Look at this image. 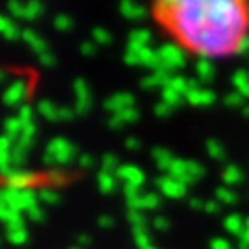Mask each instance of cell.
<instances>
[{"label":"cell","mask_w":249,"mask_h":249,"mask_svg":"<svg viewBox=\"0 0 249 249\" xmlns=\"http://www.w3.org/2000/svg\"><path fill=\"white\" fill-rule=\"evenodd\" d=\"M0 34H2L6 40H17L21 36L17 23H15L11 17H4V15H0Z\"/></svg>","instance_id":"cell-16"},{"label":"cell","mask_w":249,"mask_h":249,"mask_svg":"<svg viewBox=\"0 0 249 249\" xmlns=\"http://www.w3.org/2000/svg\"><path fill=\"white\" fill-rule=\"evenodd\" d=\"M114 175L124 185V196H131V193L142 191V185L145 181V175H143V170L139 168V166L123 164V166H119V170H116Z\"/></svg>","instance_id":"cell-3"},{"label":"cell","mask_w":249,"mask_h":249,"mask_svg":"<svg viewBox=\"0 0 249 249\" xmlns=\"http://www.w3.org/2000/svg\"><path fill=\"white\" fill-rule=\"evenodd\" d=\"M6 241L13 245H23L27 241V229H25V222L19 220L15 224H9L6 227Z\"/></svg>","instance_id":"cell-9"},{"label":"cell","mask_w":249,"mask_h":249,"mask_svg":"<svg viewBox=\"0 0 249 249\" xmlns=\"http://www.w3.org/2000/svg\"><path fill=\"white\" fill-rule=\"evenodd\" d=\"M210 247L212 249H232V245L229 243L227 239H214L212 243H210Z\"/></svg>","instance_id":"cell-30"},{"label":"cell","mask_w":249,"mask_h":249,"mask_svg":"<svg viewBox=\"0 0 249 249\" xmlns=\"http://www.w3.org/2000/svg\"><path fill=\"white\" fill-rule=\"evenodd\" d=\"M208 147H210V156H214V158H222L224 152H222V145L220 143H214V142H208Z\"/></svg>","instance_id":"cell-29"},{"label":"cell","mask_w":249,"mask_h":249,"mask_svg":"<svg viewBox=\"0 0 249 249\" xmlns=\"http://www.w3.org/2000/svg\"><path fill=\"white\" fill-rule=\"evenodd\" d=\"M147 249H156V247H147Z\"/></svg>","instance_id":"cell-37"},{"label":"cell","mask_w":249,"mask_h":249,"mask_svg":"<svg viewBox=\"0 0 249 249\" xmlns=\"http://www.w3.org/2000/svg\"><path fill=\"white\" fill-rule=\"evenodd\" d=\"M154 160H156V164H158L160 168H170V164L175 162V156L170 154L168 150H162V147H158V150H154Z\"/></svg>","instance_id":"cell-20"},{"label":"cell","mask_w":249,"mask_h":249,"mask_svg":"<svg viewBox=\"0 0 249 249\" xmlns=\"http://www.w3.org/2000/svg\"><path fill=\"white\" fill-rule=\"evenodd\" d=\"M11 152H13V139L0 135V170L2 173L11 170Z\"/></svg>","instance_id":"cell-12"},{"label":"cell","mask_w":249,"mask_h":249,"mask_svg":"<svg viewBox=\"0 0 249 249\" xmlns=\"http://www.w3.org/2000/svg\"><path fill=\"white\" fill-rule=\"evenodd\" d=\"M127 201H129V208L133 212H147V210H154L158 208L160 204V197L156 193H143V191H137V193H131L127 196Z\"/></svg>","instance_id":"cell-5"},{"label":"cell","mask_w":249,"mask_h":249,"mask_svg":"<svg viewBox=\"0 0 249 249\" xmlns=\"http://www.w3.org/2000/svg\"><path fill=\"white\" fill-rule=\"evenodd\" d=\"M116 170H119V158L112 154H106L104 158H102V173H110L114 175Z\"/></svg>","instance_id":"cell-23"},{"label":"cell","mask_w":249,"mask_h":249,"mask_svg":"<svg viewBox=\"0 0 249 249\" xmlns=\"http://www.w3.org/2000/svg\"><path fill=\"white\" fill-rule=\"evenodd\" d=\"M75 98H77V110L88 112L91 106V91H89V85L81 79H77L75 83Z\"/></svg>","instance_id":"cell-8"},{"label":"cell","mask_w":249,"mask_h":249,"mask_svg":"<svg viewBox=\"0 0 249 249\" xmlns=\"http://www.w3.org/2000/svg\"><path fill=\"white\" fill-rule=\"evenodd\" d=\"M60 110L62 108L52 104V102H42L40 106H37L40 116H44V119H48V121H60Z\"/></svg>","instance_id":"cell-19"},{"label":"cell","mask_w":249,"mask_h":249,"mask_svg":"<svg viewBox=\"0 0 249 249\" xmlns=\"http://www.w3.org/2000/svg\"><path fill=\"white\" fill-rule=\"evenodd\" d=\"M156 227H158V229H164V227H168V222H164V220H162V218H156Z\"/></svg>","instance_id":"cell-35"},{"label":"cell","mask_w":249,"mask_h":249,"mask_svg":"<svg viewBox=\"0 0 249 249\" xmlns=\"http://www.w3.org/2000/svg\"><path fill=\"white\" fill-rule=\"evenodd\" d=\"M93 40L98 44H108L110 42V34H108V29H93Z\"/></svg>","instance_id":"cell-28"},{"label":"cell","mask_w":249,"mask_h":249,"mask_svg":"<svg viewBox=\"0 0 249 249\" xmlns=\"http://www.w3.org/2000/svg\"><path fill=\"white\" fill-rule=\"evenodd\" d=\"M42 13H44V4L40 2L23 4V19H40Z\"/></svg>","instance_id":"cell-22"},{"label":"cell","mask_w":249,"mask_h":249,"mask_svg":"<svg viewBox=\"0 0 249 249\" xmlns=\"http://www.w3.org/2000/svg\"><path fill=\"white\" fill-rule=\"evenodd\" d=\"M158 52V60H160V69H164V71H168V69H178L183 67L185 62V56H183V50L177 48L175 44H168V46H162Z\"/></svg>","instance_id":"cell-4"},{"label":"cell","mask_w":249,"mask_h":249,"mask_svg":"<svg viewBox=\"0 0 249 249\" xmlns=\"http://www.w3.org/2000/svg\"><path fill=\"white\" fill-rule=\"evenodd\" d=\"M158 189L164 193V196L178 199V197L185 196L187 185H183L181 181H177V178H173V177H162V178H158Z\"/></svg>","instance_id":"cell-7"},{"label":"cell","mask_w":249,"mask_h":249,"mask_svg":"<svg viewBox=\"0 0 249 249\" xmlns=\"http://www.w3.org/2000/svg\"><path fill=\"white\" fill-rule=\"evenodd\" d=\"M23 100H25V88H23V83H13L11 88L4 91V102L9 106H17Z\"/></svg>","instance_id":"cell-14"},{"label":"cell","mask_w":249,"mask_h":249,"mask_svg":"<svg viewBox=\"0 0 249 249\" xmlns=\"http://www.w3.org/2000/svg\"><path fill=\"white\" fill-rule=\"evenodd\" d=\"M232 83H235V88L243 96H249V73L247 71H237L232 75Z\"/></svg>","instance_id":"cell-21"},{"label":"cell","mask_w":249,"mask_h":249,"mask_svg":"<svg viewBox=\"0 0 249 249\" xmlns=\"http://www.w3.org/2000/svg\"><path fill=\"white\" fill-rule=\"evenodd\" d=\"M224 227H227V231L235 232V235H243V222H241V216H229L227 222H224Z\"/></svg>","instance_id":"cell-24"},{"label":"cell","mask_w":249,"mask_h":249,"mask_svg":"<svg viewBox=\"0 0 249 249\" xmlns=\"http://www.w3.org/2000/svg\"><path fill=\"white\" fill-rule=\"evenodd\" d=\"M93 48H96L93 44H88V42H85V44H81V54H88V56H89V54H93Z\"/></svg>","instance_id":"cell-33"},{"label":"cell","mask_w":249,"mask_h":249,"mask_svg":"<svg viewBox=\"0 0 249 249\" xmlns=\"http://www.w3.org/2000/svg\"><path fill=\"white\" fill-rule=\"evenodd\" d=\"M170 112H173V108L166 106L164 102H160L158 106H156V114H158V116H168Z\"/></svg>","instance_id":"cell-32"},{"label":"cell","mask_w":249,"mask_h":249,"mask_svg":"<svg viewBox=\"0 0 249 249\" xmlns=\"http://www.w3.org/2000/svg\"><path fill=\"white\" fill-rule=\"evenodd\" d=\"M116 185H119V178L116 175H110V173H100L98 177V187L102 193H112L116 189Z\"/></svg>","instance_id":"cell-18"},{"label":"cell","mask_w":249,"mask_h":249,"mask_svg":"<svg viewBox=\"0 0 249 249\" xmlns=\"http://www.w3.org/2000/svg\"><path fill=\"white\" fill-rule=\"evenodd\" d=\"M185 100L187 102H191L193 106H208V104H212L214 100H216V96L210 89H204V88H196L193 91H189L185 96Z\"/></svg>","instance_id":"cell-10"},{"label":"cell","mask_w":249,"mask_h":249,"mask_svg":"<svg viewBox=\"0 0 249 249\" xmlns=\"http://www.w3.org/2000/svg\"><path fill=\"white\" fill-rule=\"evenodd\" d=\"M145 9L142 4H133V2H123L121 4V15L124 19H133V21H142L145 19Z\"/></svg>","instance_id":"cell-15"},{"label":"cell","mask_w":249,"mask_h":249,"mask_svg":"<svg viewBox=\"0 0 249 249\" xmlns=\"http://www.w3.org/2000/svg\"><path fill=\"white\" fill-rule=\"evenodd\" d=\"M73 249H81V247H73Z\"/></svg>","instance_id":"cell-36"},{"label":"cell","mask_w":249,"mask_h":249,"mask_svg":"<svg viewBox=\"0 0 249 249\" xmlns=\"http://www.w3.org/2000/svg\"><path fill=\"white\" fill-rule=\"evenodd\" d=\"M150 13L177 48L201 60L239 54L249 36V2L243 0H164Z\"/></svg>","instance_id":"cell-1"},{"label":"cell","mask_w":249,"mask_h":249,"mask_svg":"<svg viewBox=\"0 0 249 249\" xmlns=\"http://www.w3.org/2000/svg\"><path fill=\"white\" fill-rule=\"evenodd\" d=\"M21 37H23V42H25L29 48H34L37 52V56H42V54L48 52V44H46L44 37L40 34H36V31H23Z\"/></svg>","instance_id":"cell-11"},{"label":"cell","mask_w":249,"mask_h":249,"mask_svg":"<svg viewBox=\"0 0 249 249\" xmlns=\"http://www.w3.org/2000/svg\"><path fill=\"white\" fill-rule=\"evenodd\" d=\"M239 102H241V96H229L227 98V104H231V106L232 104H239Z\"/></svg>","instance_id":"cell-34"},{"label":"cell","mask_w":249,"mask_h":249,"mask_svg":"<svg viewBox=\"0 0 249 249\" xmlns=\"http://www.w3.org/2000/svg\"><path fill=\"white\" fill-rule=\"evenodd\" d=\"M222 177H224V181H227L229 185H232V183L237 185L241 178H243V175H241V170H239L237 166H229L227 170H224V175H222Z\"/></svg>","instance_id":"cell-25"},{"label":"cell","mask_w":249,"mask_h":249,"mask_svg":"<svg viewBox=\"0 0 249 249\" xmlns=\"http://www.w3.org/2000/svg\"><path fill=\"white\" fill-rule=\"evenodd\" d=\"M137 116H139V112L135 110V108H127V110L114 112V114L110 116V127H112V129H121V127H124V124L137 121Z\"/></svg>","instance_id":"cell-13"},{"label":"cell","mask_w":249,"mask_h":249,"mask_svg":"<svg viewBox=\"0 0 249 249\" xmlns=\"http://www.w3.org/2000/svg\"><path fill=\"white\" fill-rule=\"evenodd\" d=\"M150 40H152L150 31L135 29V31H131V36H129V46H135V48H147V46H150Z\"/></svg>","instance_id":"cell-17"},{"label":"cell","mask_w":249,"mask_h":249,"mask_svg":"<svg viewBox=\"0 0 249 249\" xmlns=\"http://www.w3.org/2000/svg\"><path fill=\"white\" fill-rule=\"evenodd\" d=\"M133 104H135V98H133V93H129V91H119L104 102L106 110H110V114L127 110V108H133Z\"/></svg>","instance_id":"cell-6"},{"label":"cell","mask_w":249,"mask_h":249,"mask_svg":"<svg viewBox=\"0 0 249 249\" xmlns=\"http://www.w3.org/2000/svg\"><path fill=\"white\" fill-rule=\"evenodd\" d=\"M216 196H218V197H222V201H227V204L235 201V196H232L231 191H227V189H218V191H216Z\"/></svg>","instance_id":"cell-31"},{"label":"cell","mask_w":249,"mask_h":249,"mask_svg":"<svg viewBox=\"0 0 249 249\" xmlns=\"http://www.w3.org/2000/svg\"><path fill=\"white\" fill-rule=\"evenodd\" d=\"M212 67H210V62L208 60H201L199 65H197V77H199V81H208L210 77H212Z\"/></svg>","instance_id":"cell-27"},{"label":"cell","mask_w":249,"mask_h":249,"mask_svg":"<svg viewBox=\"0 0 249 249\" xmlns=\"http://www.w3.org/2000/svg\"><path fill=\"white\" fill-rule=\"evenodd\" d=\"M54 27L58 31H69L73 27V19L69 17V15H58V17L54 19Z\"/></svg>","instance_id":"cell-26"},{"label":"cell","mask_w":249,"mask_h":249,"mask_svg":"<svg viewBox=\"0 0 249 249\" xmlns=\"http://www.w3.org/2000/svg\"><path fill=\"white\" fill-rule=\"evenodd\" d=\"M73 156H75V145L62 137L52 139L48 147H46V160H50V164H56V166L69 164Z\"/></svg>","instance_id":"cell-2"}]
</instances>
